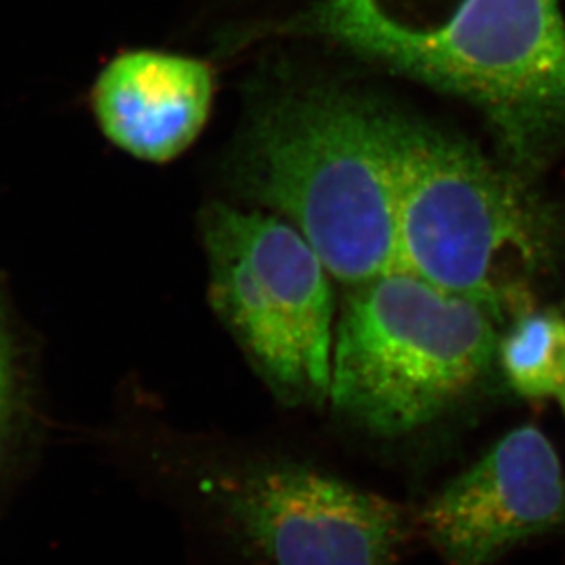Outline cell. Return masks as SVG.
Here are the masks:
<instances>
[{
    "instance_id": "cell-2",
    "label": "cell",
    "mask_w": 565,
    "mask_h": 565,
    "mask_svg": "<svg viewBox=\"0 0 565 565\" xmlns=\"http://www.w3.org/2000/svg\"><path fill=\"white\" fill-rule=\"evenodd\" d=\"M242 198L286 216L331 277L399 271L386 105L333 83L291 81L253 99L230 160Z\"/></svg>"
},
{
    "instance_id": "cell-3",
    "label": "cell",
    "mask_w": 565,
    "mask_h": 565,
    "mask_svg": "<svg viewBox=\"0 0 565 565\" xmlns=\"http://www.w3.org/2000/svg\"><path fill=\"white\" fill-rule=\"evenodd\" d=\"M399 271L500 313L555 258L556 220L525 178L386 105Z\"/></svg>"
},
{
    "instance_id": "cell-10",
    "label": "cell",
    "mask_w": 565,
    "mask_h": 565,
    "mask_svg": "<svg viewBox=\"0 0 565 565\" xmlns=\"http://www.w3.org/2000/svg\"><path fill=\"white\" fill-rule=\"evenodd\" d=\"M4 388H6L4 352H2V348H0V406H2V397H4Z\"/></svg>"
},
{
    "instance_id": "cell-8",
    "label": "cell",
    "mask_w": 565,
    "mask_h": 565,
    "mask_svg": "<svg viewBox=\"0 0 565 565\" xmlns=\"http://www.w3.org/2000/svg\"><path fill=\"white\" fill-rule=\"evenodd\" d=\"M213 70L185 55L138 50L119 55L94 86V113L119 149L139 160H172L207 124Z\"/></svg>"
},
{
    "instance_id": "cell-9",
    "label": "cell",
    "mask_w": 565,
    "mask_h": 565,
    "mask_svg": "<svg viewBox=\"0 0 565 565\" xmlns=\"http://www.w3.org/2000/svg\"><path fill=\"white\" fill-rule=\"evenodd\" d=\"M498 355L518 394L534 399L565 395V319L556 311L518 320L498 344Z\"/></svg>"
},
{
    "instance_id": "cell-1",
    "label": "cell",
    "mask_w": 565,
    "mask_h": 565,
    "mask_svg": "<svg viewBox=\"0 0 565 565\" xmlns=\"http://www.w3.org/2000/svg\"><path fill=\"white\" fill-rule=\"evenodd\" d=\"M273 30L469 103L520 177L565 152L561 0H317Z\"/></svg>"
},
{
    "instance_id": "cell-7",
    "label": "cell",
    "mask_w": 565,
    "mask_h": 565,
    "mask_svg": "<svg viewBox=\"0 0 565 565\" xmlns=\"http://www.w3.org/2000/svg\"><path fill=\"white\" fill-rule=\"evenodd\" d=\"M428 540L448 565H491L523 540L565 525V475L536 427L507 434L423 509Z\"/></svg>"
},
{
    "instance_id": "cell-6",
    "label": "cell",
    "mask_w": 565,
    "mask_h": 565,
    "mask_svg": "<svg viewBox=\"0 0 565 565\" xmlns=\"http://www.w3.org/2000/svg\"><path fill=\"white\" fill-rule=\"evenodd\" d=\"M211 494L264 565H395L408 512L305 467L220 478Z\"/></svg>"
},
{
    "instance_id": "cell-11",
    "label": "cell",
    "mask_w": 565,
    "mask_h": 565,
    "mask_svg": "<svg viewBox=\"0 0 565 565\" xmlns=\"http://www.w3.org/2000/svg\"><path fill=\"white\" fill-rule=\"evenodd\" d=\"M561 405H562V408H564V412H565V395H562L561 399Z\"/></svg>"
},
{
    "instance_id": "cell-5",
    "label": "cell",
    "mask_w": 565,
    "mask_h": 565,
    "mask_svg": "<svg viewBox=\"0 0 565 565\" xmlns=\"http://www.w3.org/2000/svg\"><path fill=\"white\" fill-rule=\"evenodd\" d=\"M209 297L273 392L291 405L330 397V273L295 225L211 203L202 214Z\"/></svg>"
},
{
    "instance_id": "cell-4",
    "label": "cell",
    "mask_w": 565,
    "mask_h": 565,
    "mask_svg": "<svg viewBox=\"0 0 565 565\" xmlns=\"http://www.w3.org/2000/svg\"><path fill=\"white\" fill-rule=\"evenodd\" d=\"M335 326L331 405L379 436L425 427L491 369L492 315L411 273L355 286Z\"/></svg>"
}]
</instances>
